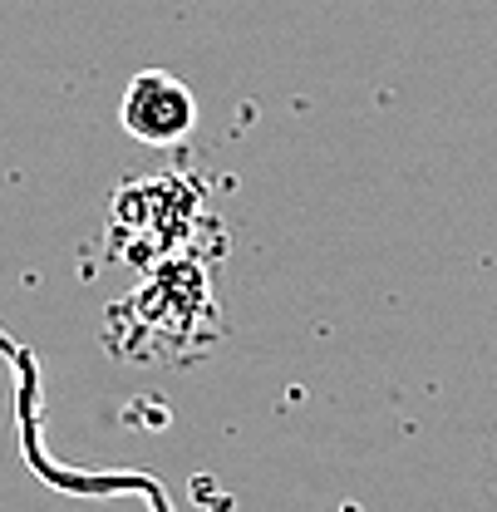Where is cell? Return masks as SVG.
I'll use <instances>...</instances> for the list:
<instances>
[{"mask_svg":"<svg viewBox=\"0 0 497 512\" xmlns=\"http://www.w3.org/2000/svg\"><path fill=\"white\" fill-rule=\"evenodd\" d=\"M119 119H124V128L138 143L173 148L197 128V99H192V89L178 74L143 69V74H133V84L119 99Z\"/></svg>","mask_w":497,"mask_h":512,"instance_id":"1","label":"cell"}]
</instances>
